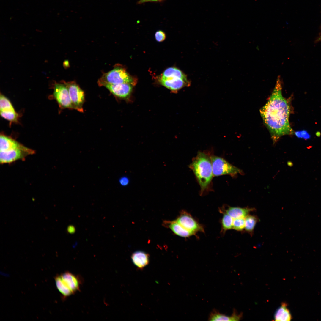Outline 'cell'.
<instances>
[{"label": "cell", "instance_id": "7", "mask_svg": "<svg viewBox=\"0 0 321 321\" xmlns=\"http://www.w3.org/2000/svg\"><path fill=\"white\" fill-rule=\"evenodd\" d=\"M53 96L61 108L75 109L68 88L63 82L62 83H55Z\"/></svg>", "mask_w": 321, "mask_h": 321}, {"label": "cell", "instance_id": "18", "mask_svg": "<svg viewBox=\"0 0 321 321\" xmlns=\"http://www.w3.org/2000/svg\"><path fill=\"white\" fill-rule=\"evenodd\" d=\"M0 111L5 112L16 111L10 100L3 95L0 94Z\"/></svg>", "mask_w": 321, "mask_h": 321}, {"label": "cell", "instance_id": "9", "mask_svg": "<svg viewBox=\"0 0 321 321\" xmlns=\"http://www.w3.org/2000/svg\"><path fill=\"white\" fill-rule=\"evenodd\" d=\"M175 221L187 230L195 234L199 232H204L202 226L187 212L183 210Z\"/></svg>", "mask_w": 321, "mask_h": 321}, {"label": "cell", "instance_id": "21", "mask_svg": "<svg viewBox=\"0 0 321 321\" xmlns=\"http://www.w3.org/2000/svg\"><path fill=\"white\" fill-rule=\"evenodd\" d=\"M0 112L1 116L10 122H17L18 121L19 118V115L16 111Z\"/></svg>", "mask_w": 321, "mask_h": 321}, {"label": "cell", "instance_id": "28", "mask_svg": "<svg viewBox=\"0 0 321 321\" xmlns=\"http://www.w3.org/2000/svg\"><path fill=\"white\" fill-rule=\"evenodd\" d=\"M320 40H321V35L320 37L318 38L317 40L318 41H320Z\"/></svg>", "mask_w": 321, "mask_h": 321}, {"label": "cell", "instance_id": "12", "mask_svg": "<svg viewBox=\"0 0 321 321\" xmlns=\"http://www.w3.org/2000/svg\"><path fill=\"white\" fill-rule=\"evenodd\" d=\"M242 317V314H238L235 309L232 314L228 316L219 312L215 309L213 310L208 317L210 321H239Z\"/></svg>", "mask_w": 321, "mask_h": 321}, {"label": "cell", "instance_id": "27", "mask_svg": "<svg viewBox=\"0 0 321 321\" xmlns=\"http://www.w3.org/2000/svg\"><path fill=\"white\" fill-rule=\"evenodd\" d=\"M67 230L69 233H71L74 232L75 229L73 226H69Z\"/></svg>", "mask_w": 321, "mask_h": 321}, {"label": "cell", "instance_id": "17", "mask_svg": "<svg viewBox=\"0 0 321 321\" xmlns=\"http://www.w3.org/2000/svg\"><path fill=\"white\" fill-rule=\"evenodd\" d=\"M161 78H178L187 80V76L180 69L174 67H171L166 69L162 73Z\"/></svg>", "mask_w": 321, "mask_h": 321}, {"label": "cell", "instance_id": "4", "mask_svg": "<svg viewBox=\"0 0 321 321\" xmlns=\"http://www.w3.org/2000/svg\"><path fill=\"white\" fill-rule=\"evenodd\" d=\"M58 290L64 298L74 294L80 290L81 281L78 276L67 271L55 278Z\"/></svg>", "mask_w": 321, "mask_h": 321}, {"label": "cell", "instance_id": "10", "mask_svg": "<svg viewBox=\"0 0 321 321\" xmlns=\"http://www.w3.org/2000/svg\"><path fill=\"white\" fill-rule=\"evenodd\" d=\"M101 86L105 87L115 96L122 99L128 97L132 89L131 84L126 83L116 84H105Z\"/></svg>", "mask_w": 321, "mask_h": 321}, {"label": "cell", "instance_id": "26", "mask_svg": "<svg viewBox=\"0 0 321 321\" xmlns=\"http://www.w3.org/2000/svg\"><path fill=\"white\" fill-rule=\"evenodd\" d=\"M162 0H139L137 3L138 4H141L146 2H159Z\"/></svg>", "mask_w": 321, "mask_h": 321}, {"label": "cell", "instance_id": "6", "mask_svg": "<svg viewBox=\"0 0 321 321\" xmlns=\"http://www.w3.org/2000/svg\"><path fill=\"white\" fill-rule=\"evenodd\" d=\"M213 176L229 175L234 176L242 173L239 169L229 163L223 158L216 156L210 157Z\"/></svg>", "mask_w": 321, "mask_h": 321}, {"label": "cell", "instance_id": "16", "mask_svg": "<svg viewBox=\"0 0 321 321\" xmlns=\"http://www.w3.org/2000/svg\"><path fill=\"white\" fill-rule=\"evenodd\" d=\"M274 318L276 321H289L291 320V315L285 303H282L281 306L276 310Z\"/></svg>", "mask_w": 321, "mask_h": 321}, {"label": "cell", "instance_id": "13", "mask_svg": "<svg viewBox=\"0 0 321 321\" xmlns=\"http://www.w3.org/2000/svg\"><path fill=\"white\" fill-rule=\"evenodd\" d=\"M255 210L254 208L247 207L242 208L239 207H229L226 209L222 211L230 215L233 219L245 218L249 213Z\"/></svg>", "mask_w": 321, "mask_h": 321}, {"label": "cell", "instance_id": "15", "mask_svg": "<svg viewBox=\"0 0 321 321\" xmlns=\"http://www.w3.org/2000/svg\"><path fill=\"white\" fill-rule=\"evenodd\" d=\"M165 224L174 234L179 236L186 238L196 235L195 233L184 228L175 220L166 221Z\"/></svg>", "mask_w": 321, "mask_h": 321}, {"label": "cell", "instance_id": "3", "mask_svg": "<svg viewBox=\"0 0 321 321\" xmlns=\"http://www.w3.org/2000/svg\"><path fill=\"white\" fill-rule=\"evenodd\" d=\"M189 167L193 172L202 193L208 188L213 176L210 157L204 152H199Z\"/></svg>", "mask_w": 321, "mask_h": 321}, {"label": "cell", "instance_id": "19", "mask_svg": "<svg viewBox=\"0 0 321 321\" xmlns=\"http://www.w3.org/2000/svg\"><path fill=\"white\" fill-rule=\"evenodd\" d=\"M245 230L249 233H252L258 221V218L254 215H248L245 218Z\"/></svg>", "mask_w": 321, "mask_h": 321}, {"label": "cell", "instance_id": "22", "mask_svg": "<svg viewBox=\"0 0 321 321\" xmlns=\"http://www.w3.org/2000/svg\"><path fill=\"white\" fill-rule=\"evenodd\" d=\"M245 218L233 219L232 229L237 231H242L245 229Z\"/></svg>", "mask_w": 321, "mask_h": 321}, {"label": "cell", "instance_id": "5", "mask_svg": "<svg viewBox=\"0 0 321 321\" xmlns=\"http://www.w3.org/2000/svg\"><path fill=\"white\" fill-rule=\"evenodd\" d=\"M131 77L124 69L117 67L103 74L98 80V84L100 86L105 84H116L133 83Z\"/></svg>", "mask_w": 321, "mask_h": 321}, {"label": "cell", "instance_id": "24", "mask_svg": "<svg viewBox=\"0 0 321 321\" xmlns=\"http://www.w3.org/2000/svg\"><path fill=\"white\" fill-rule=\"evenodd\" d=\"M295 134L298 138L307 139L310 138V135L306 131H298L295 132Z\"/></svg>", "mask_w": 321, "mask_h": 321}, {"label": "cell", "instance_id": "2", "mask_svg": "<svg viewBox=\"0 0 321 321\" xmlns=\"http://www.w3.org/2000/svg\"><path fill=\"white\" fill-rule=\"evenodd\" d=\"M0 162L2 164L23 160L28 155L35 153L34 150L3 134L0 135Z\"/></svg>", "mask_w": 321, "mask_h": 321}, {"label": "cell", "instance_id": "11", "mask_svg": "<svg viewBox=\"0 0 321 321\" xmlns=\"http://www.w3.org/2000/svg\"><path fill=\"white\" fill-rule=\"evenodd\" d=\"M160 81L162 85L173 91L178 90L186 86L190 85V84L188 79L178 78H161Z\"/></svg>", "mask_w": 321, "mask_h": 321}, {"label": "cell", "instance_id": "25", "mask_svg": "<svg viewBox=\"0 0 321 321\" xmlns=\"http://www.w3.org/2000/svg\"><path fill=\"white\" fill-rule=\"evenodd\" d=\"M119 182L122 185L125 186L129 183V180L128 178L123 177L119 180Z\"/></svg>", "mask_w": 321, "mask_h": 321}, {"label": "cell", "instance_id": "20", "mask_svg": "<svg viewBox=\"0 0 321 321\" xmlns=\"http://www.w3.org/2000/svg\"><path fill=\"white\" fill-rule=\"evenodd\" d=\"M223 215L221 220L222 230L224 232L232 229L233 219L225 213Z\"/></svg>", "mask_w": 321, "mask_h": 321}, {"label": "cell", "instance_id": "8", "mask_svg": "<svg viewBox=\"0 0 321 321\" xmlns=\"http://www.w3.org/2000/svg\"><path fill=\"white\" fill-rule=\"evenodd\" d=\"M67 86L70 96L75 109L83 112V105L85 101L84 91L74 81L63 82Z\"/></svg>", "mask_w": 321, "mask_h": 321}, {"label": "cell", "instance_id": "23", "mask_svg": "<svg viewBox=\"0 0 321 321\" xmlns=\"http://www.w3.org/2000/svg\"><path fill=\"white\" fill-rule=\"evenodd\" d=\"M156 40L158 42L163 41L166 38V35L163 32L159 30L157 31L155 35Z\"/></svg>", "mask_w": 321, "mask_h": 321}, {"label": "cell", "instance_id": "1", "mask_svg": "<svg viewBox=\"0 0 321 321\" xmlns=\"http://www.w3.org/2000/svg\"><path fill=\"white\" fill-rule=\"evenodd\" d=\"M282 90L281 82L279 76L268 100L260 110L264 124L274 143L283 136L294 133L289 121L290 105L288 100L283 96Z\"/></svg>", "mask_w": 321, "mask_h": 321}, {"label": "cell", "instance_id": "14", "mask_svg": "<svg viewBox=\"0 0 321 321\" xmlns=\"http://www.w3.org/2000/svg\"><path fill=\"white\" fill-rule=\"evenodd\" d=\"M131 259L133 264L140 269L145 267L149 262V254L141 251H138L133 252L131 256Z\"/></svg>", "mask_w": 321, "mask_h": 321}]
</instances>
